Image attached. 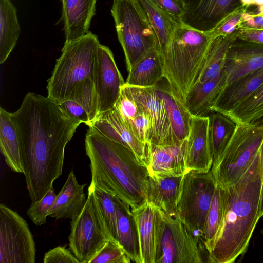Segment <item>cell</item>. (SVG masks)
I'll list each match as a JSON object with an SVG mask.
<instances>
[{
  "label": "cell",
  "mask_w": 263,
  "mask_h": 263,
  "mask_svg": "<svg viewBox=\"0 0 263 263\" xmlns=\"http://www.w3.org/2000/svg\"><path fill=\"white\" fill-rule=\"evenodd\" d=\"M19 139L23 174L32 202L41 199L62 174L65 150L80 123L54 100L29 92L10 112Z\"/></svg>",
  "instance_id": "1"
},
{
  "label": "cell",
  "mask_w": 263,
  "mask_h": 263,
  "mask_svg": "<svg viewBox=\"0 0 263 263\" xmlns=\"http://www.w3.org/2000/svg\"><path fill=\"white\" fill-rule=\"evenodd\" d=\"M262 179L259 153L247 171L233 183L222 186L223 219L208 253V262L233 263L247 251L259 218Z\"/></svg>",
  "instance_id": "2"
},
{
  "label": "cell",
  "mask_w": 263,
  "mask_h": 263,
  "mask_svg": "<svg viewBox=\"0 0 263 263\" xmlns=\"http://www.w3.org/2000/svg\"><path fill=\"white\" fill-rule=\"evenodd\" d=\"M85 147L90 160L91 181L114 194L132 210L145 201L148 171L129 148L91 127L86 134Z\"/></svg>",
  "instance_id": "3"
},
{
  "label": "cell",
  "mask_w": 263,
  "mask_h": 263,
  "mask_svg": "<svg viewBox=\"0 0 263 263\" xmlns=\"http://www.w3.org/2000/svg\"><path fill=\"white\" fill-rule=\"evenodd\" d=\"M212 38L208 33L180 23L161 54L164 78L184 104L201 70Z\"/></svg>",
  "instance_id": "4"
},
{
  "label": "cell",
  "mask_w": 263,
  "mask_h": 263,
  "mask_svg": "<svg viewBox=\"0 0 263 263\" xmlns=\"http://www.w3.org/2000/svg\"><path fill=\"white\" fill-rule=\"evenodd\" d=\"M97 36L90 31L77 39L66 40L47 81V97L60 102L68 100L81 83L94 79L98 48Z\"/></svg>",
  "instance_id": "5"
},
{
  "label": "cell",
  "mask_w": 263,
  "mask_h": 263,
  "mask_svg": "<svg viewBox=\"0 0 263 263\" xmlns=\"http://www.w3.org/2000/svg\"><path fill=\"white\" fill-rule=\"evenodd\" d=\"M111 14L128 72L151 50H159L157 38L140 0H113Z\"/></svg>",
  "instance_id": "6"
},
{
  "label": "cell",
  "mask_w": 263,
  "mask_h": 263,
  "mask_svg": "<svg viewBox=\"0 0 263 263\" xmlns=\"http://www.w3.org/2000/svg\"><path fill=\"white\" fill-rule=\"evenodd\" d=\"M216 185L211 171L195 170L186 173L181 184L176 212L202 248L205 220Z\"/></svg>",
  "instance_id": "7"
},
{
  "label": "cell",
  "mask_w": 263,
  "mask_h": 263,
  "mask_svg": "<svg viewBox=\"0 0 263 263\" xmlns=\"http://www.w3.org/2000/svg\"><path fill=\"white\" fill-rule=\"evenodd\" d=\"M262 140L263 127L238 123L227 147L213 162L211 171L216 183L224 186L239 179L259 153Z\"/></svg>",
  "instance_id": "8"
},
{
  "label": "cell",
  "mask_w": 263,
  "mask_h": 263,
  "mask_svg": "<svg viewBox=\"0 0 263 263\" xmlns=\"http://www.w3.org/2000/svg\"><path fill=\"white\" fill-rule=\"evenodd\" d=\"M111 237L90 184L84 208L71 220L70 250L80 263H89Z\"/></svg>",
  "instance_id": "9"
},
{
  "label": "cell",
  "mask_w": 263,
  "mask_h": 263,
  "mask_svg": "<svg viewBox=\"0 0 263 263\" xmlns=\"http://www.w3.org/2000/svg\"><path fill=\"white\" fill-rule=\"evenodd\" d=\"M36 248L26 221L0 204V263H34Z\"/></svg>",
  "instance_id": "10"
},
{
  "label": "cell",
  "mask_w": 263,
  "mask_h": 263,
  "mask_svg": "<svg viewBox=\"0 0 263 263\" xmlns=\"http://www.w3.org/2000/svg\"><path fill=\"white\" fill-rule=\"evenodd\" d=\"M202 248L176 211L165 214L163 235L156 263H201Z\"/></svg>",
  "instance_id": "11"
},
{
  "label": "cell",
  "mask_w": 263,
  "mask_h": 263,
  "mask_svg": "<svg viewBox=\"0 0 263 263\" xmlns=\"http://www.w3.org/2000/svg\"><path fill=\"white\" fill-rule=\"evenodd\" d=\"M136 225L142 263H156L163 235L165 213L147 199L132 210Z\"/></svg>",
  "instance_id": "12"
},
{
  "label": "cell",
  "mask_w": 263,
  "mask_h": 263,
  "mask_svg": "<svg viewBox=\"0 0 263 263\" xmlns=\"http://www.w3.org/2000/svg\"><path fill=\"white\" fill-rule=\"evenodd\" d=\"M93 82L98 97L99 116L114 107L125 84L112 51L101 44L98 50Z\"/></svg>",
  "instance_id": "13"
},
{
  "label": "cell",
  "mask_w": 263,
  "mask_h": 263,
  "mask_svg": "<svg viewBox=\"0 0 263 263\" xmlns=\"http://www.w3.org/2000/svg\"><path fill=\"white\" fill-rule=\"evenodd\" d=\"M242 7L240 0H190L181 21L185 25L208 33Z\"/></svg>",
  "instance_id": "14"
},
{
  "label": "cell",
  "mask_w": 263,
  "mask_h": 263,
  "mask_svg": "<svg viewBox=\"0 0 263 263\" xmlns=\"http://www.w3.org/2000/svg\"><path fill=\"white\" fill-rule=\"evenodd\" d=\"M89 127L129 148L138 161L148 168L151 146L143 143L137 138L114 107L99 115Z\"/></svg>",
  "instance_id": "15"
},
{
  "label": "cell",
  "mask_w": 263,
  "mask_h": 263,
  "mask_svg": "<svg viewBox=\"0 0 263 263\" xmlns=\"http://www.w3.org/2000/svg\"><path fill=\"white\" fill-rule=\"evenodd\" d=\"M209 126V116L192 115L189 133L183 142L184 159L189 171H211L213 158Z\"/></svg>",
  "instance_id": "16"
},
{
  "label": "cell",
  "mask_w": 263,
  "mask_h": 263,
  "mask_svg": "<svg viewBox=\"0 0 263 263\" xmlns=\"http://www.w3.org/2000/svg\"><path fill=\"white\" fill-rule=\"evenodd\" d=\"M127 86L139 108L144 110L149 116L153 130L152 143L181 144L177 141L172 131L163 102L152 88Z\"/></svg>",
  "instance_id": "17"
},
{
  "label": "cell",
  "mask_w": 263,
  "mask_h": 263,
  "mask_svg": "<svg viewBox=\"0 0 263 263\" xmlns=\"http://www.w3.org/2000/svg\"><path fill=\"white\" fill-rule=\"evenodd\" d=\"M263 67V44L237 38L230 46L223 70L226 85Z\"/></svg>",
  "instance_id": "18"
},
{
  "label": "cell",
  "mask_w": 263,
  "mask_h": 263,
  "mask_svg": "<svg viewBox=\"0 0 263 263\" xmlns=\"http://www.w3.org/2000/svg\"><path fill=\"white\" fill-rule=\"evenodd\" d=\"M263 84V67L226 85L216 99L213 112L228 114Z\"/></svg>",
  "instance_id": "19"
},
{
  "label": "cell",
  "mask_w": 263,
  "mask_h": 263,
  "mask_svg": "<svg viewBox=\"0 0 263 263\" xmlns=\"http://www.w3.org/2000/svg\"><path fill=\"white\" fill-rule=\"evenodd\" d=\"M61 1L66 40L77 39L88 33L97 0Z\"/></svg>",
  "instance_id": "20"
},
{
  "label": "cell",
  "mask_w": 263,
  "mask_h": 263,
  "mask_svg": "<svg viewBox=\"0 0 263 263\" xmlns=\"http://www.w3.org/2000/svg\"><path fill=\"white\" fill-rule=\"evenodd\" d=\"M152 88L163 102L175 137L182 144L189 133L191 114L184 103L174 94L165 78Z\"/></svg>",
  "instance_id": "21"
},
{
  "label": "cell",
  "mask_w": 263,
  "mask_h": 263,
  "mask_svg": "<svg viewBox=\"0 0 263 263\" xmlns=\"http://www.w3.org/2000/svg\"><path fill=\"white\" fill-rule=\"evenodd\" d=\"M86 184H80L72 170L49 210L48 216L56 219H73L82 211L87 198L84 192Z\"/></svg>",
  "instance_id": "22"
},
{
  "label": "cell",
  "mask_w": 263,
  "mask_h": 263,
  "mask_svg": "<svg viewBox=\"0 0 263 263\" xmlns=\"http://www.w3.org/2000/svg\"><path fill=\"white\" fill-rule=\"evenodd\" d=\"M147 169L149 175L183 176L189 170L184 159L183 143L180 145L151 143Z\"/></svg>",
  "instance_id": "23"
},
{
  "label": "cell",
  "mask_w": 263,
  "mask_h": 263,
  "mask_svg": "<svg viewBox=\"0 0 263 263\" xmlns=\"http://www.w3.org/2000/svg\"><path fill=\"white\" fill-rule=\"evenodd\" d=\"M183 176L149 175L146 199L167 214L176 211Z\"/></svg>",
  "instance_id": "24"
},
{
  "label": "cell",
  "mask_w": 263,
  "mask_h": 263,
  "mask_svg": "<svg viewBox=\"0 0 263 263\" xmlns=\"http://www.w3.org/2000/svg\"><path fill=\"white\" fill-rule=\"evenodd\" d=\"M227 78L223 70L216 77L194 86L187 95L184 105L191 115L208 116L220 92L226 85Z\"/></svg>",
  "instance_id": "25"
},
{
  "label": "cell",
  "mask_w": 263,
  "mask_h": 263,
  "mask_svg": "<svg viewBox=\"0 0 263 263\" xmlns=\"http://www.w3.org/2000/svg\"><path fill=\"white\" fill-rule=\"evenodd\" d=\"M128 72L126 85L143 88L154 87L164 78L161 53L157 48L152 49Z\"/></svg>",
  "instance_id": "26"
},
{
  "label": "cell",
  "mask_w": 263,
  "mask_h": 263,
  "mask_svg": "<svg viewBox=\"0 0 263 263\" xmlns=\"http://www.w3.org/2000/svg\"><path fill=\"white\" fill-rule=\"evenodd\" d=\"M240 29L231 35L213 37L193 88L216 77L221 72L228 50L238 37Z\"/></svg>",
  "instance_id": "27"
},
{
  "label": "cell",
  "mask_w": 263,
  "mask_h": 263,
  "mask_svg": "<svg viewBox=\"0 0 263 263\" xmlns=\"http://www.w3.org/2000/svg\"><path fill=\"white\" fill-rule=\"evenodd\" d=\"M118 240L132 262L142 263L137 229L132 209L116 196Z\"/></svg>",
  "instance_id": "28"
},
{
  "label": "cell",
  "mask_w": 263,
  "mask_h": 263,
  "mask_svg": "<svg viewBox=\"0 0 263 263\" xmlns=\"http://www.w3.org/2000/svg\"><path fill=\"white\" fill-rule=\"evenodd\" d=\"M0 150L6 163L13 171L23 173L19 139L10 112L0 108Z\"/></svg>",
  "instance_id": "29"
},
{
  "label": "cell",
  "mask_w": 263,
  "mask_h": 263,
  "mask_svg": "<svg viewBox=\"0 0 263 263\" xmlns=\"http://www.w3.org/2000/svg\"><path fill=\"white\" fill-rule=\"evenodd\" d=\"M21 31L16 10L10 0H0V63L15 46Z\"/></svg>",
  "instance_id": "30"
},
{
  "label": "cell",
  "mask_w": 263,
  "mask_h": 263,
  "mask_svg": "<svg viewBox=\"0 0 263 263\" xmlns=\"http://www.w3.org/2000/svg\"><path fill=\"white\" fill-rule=\"evenodd\" d=\"M209 134L213 162L223 153L233 138L238 124L226 114H209Z\"/></svg>",
  "instance_id": "31"
},
{
  "label": "cell",
  "mask_w": 263,
  "mask_h": 263,
  "mask_svg": "<svg viewBox=\"0 0 263 263\" xmlns=\"http://www.w3.org/2000/svg\"><path fill=\"white\" fill-rule=\"evenodd\" d=\"M156 34L159 50L162 54L169 44L177 26L182 23L168 15L150 0H140Z\"/></svg>",
  "instance_id": "32"
},
{
  "label": "cell",
  "mask_w": 263,
  "mask_h": 263,
  "mask_svg": "<svg viewBox=\"0 0 263 263\" xmlns=\"http://www.w3.org/2000/svg\"><path fill=\"white\" fill-rule=\"evenodd\" d=\"M223 210L222 186L217 184L203 229V243L207 253L212 248L221 228Z\"/></svg>",
  "instance_id": "33"
},
{
  "label": "cell",
  "mask_w": 263,
  "mask_h": 263,
  "mask_svg": "<svg viewBox=\"0 0 263 263\" xmlns=\"http://www.w3.org/2000/svg\"><path fill=\"white\" fill-rule=\"evenodd\" d=\"M90 184L110 235L118 240L116 196L95 182L91 181Z\"/></svg>",
  "instance_id": "34"
},
{
  "label": "cell",
  "mask_w": 263,
  "mask_h": 263,
  "mask_svg": "<svg viewBox=\"0 0 263 263\" xmlns=\"http://www.w3.org/2000/svg\"><path fill=\"white\" fill-rule=\"evenodd\" d=\"M263 112V84L227 115L238 123H248Z\"/></svg>",
  "instance_id": "35"
},
{
  "label": "cell",
  "mask_w": 263,
  "mask_h": 263,
  "mask_svg": "<svg viewBox=\"0 0 263 263\" xmlns=\"http://www.w3.org/2000/svg\"><path fill=\"white\" fill-rule=\"evenodd\" d=\"M68 100L75 101L85 109L89 116L91 126L98 116V97L93 80L88 78L81 83Z\"/></svg>",
  "instance_id": "36"
},
{
  "label": "cell",
  "mask_w": 263,
  "mask_h": 263,
  "mask_svg": "<svg viewBox=\"0 0 263 263\" xmlns=\"http://www.w3.org/2000/svg\"><path fill=\"white\" fill-rule=\"evenodd\" d=\"M132 262L121 243L111 237L89 263H129Z\"/></svg>",
  "instance_id": "37"
},
{
  "label": "cell",
  "mask_w": 263,
  "mask_h": 263,
  "mask_svg": "<svg viewBox=\"0 0 263 263\" xmlns=\"http://www.w3.org/2000/svg\"><path fill=\"white\" fill-rule=\"evenodd\" d=\"M56 196L53 186H52L41 199L32 202L27 210V214L35 224L41 226L46 223L47 217Z\"/></svg>",
  "instance_id": "38"
},
{
  "label": "cell",
  "mask_w": 263,
  "mask_h": 263,
  "mask_svg": "<svg viewBox=\"0 0 263 263\" xmlns=\"http://www.w3.org/2000/svg\"><path fill=\"white\" fill-rule=\"evenodd\" d=\"M140 109L139 113L134 119L124 121L139 140L151 146L153 139L151 122L148 114L144 110Z\"/></svg>",
  "instance_id": "39"
},
{
  "label": "cell",
  "mask_w": 263,
  "mask_h": 263,
  "mask_svg": "<svg viewBox=\"0 0 263 263\" xmlns=\"http://www.w3.org/2000/svg\"><path fill=\"white\" fill-rule=\"evenodd\" d=\"M114 107L125 121L134 119L140 110L125 84L121 88Z\"/></svg>",
  "instance_id": "40"
},
{
  "label": "cell",
  "mask_w": 263,
  "mask_h": 263,
  "mask_svg": "<svg viewBox=\"0 0 263 263\" xmlns=\"http://www.w3.org/2000/svg\"><path fill=\"white\" fill-rule=\"evenodd\" d=\"M248 8L246 7H242L221 22L213 30L208 33L212 37L219 35L227 36L234 33L241 28L240 23L242 15Z\"/></svg>",
  "instance_id": "41"
},
{
  "label": "cell",
  "mask_w": 263,
  "mask_h": 263,
  "mask_svg": "<svg viewBox=\"0 0 263 263\" xmlns=\"http://www.w3.org/2000/svg\"><path fill=\"white\" fill-rule=\"evenodd\" d=\"M60 108L70 119L81 123H85L89 127L91 122L85 109L78 103L72 100H66L57 102Z\"/></svg>",
  "instance_id": "42"
},
{
  "label": "cell",
  "mask_w": 263,
  "mask_h": 263,
  "mask_svg": "<svg viewBox=\"0 0 263 263\" xmlns=\"http://www.w3.org/2000/svg\"><path fill=\"white\" fill-rule=\"evenodd\" d=\"M44 263H80L71 250L66 246H59L47 252L44 256Z\"/></svg>",
  "instance_id": "43"
},
{
  "label": "cell",
  "mask_w": 263,
  "mask_h": 263,
  "mask_svg": "<svg viewBox=\"0 0 263 263\" xmlns=\"http://www.w3.org/2000/svg\"><path fill=\"white\" fill-rule=\"evenodd\" d=\"M161 10L181 22L185 6L182 0H150Z\"/></svg>",
  "instance_id": "44"
},
{
  "label": "cell",
  "mask_w": 263,
  "mask_h": 263,
  "mask_svg": "<svg viewBox=\"0 0 263 263\" xmlns=\"http://www.w3.org/2000/svg\"><path fill=\"white\" fill-rule=\"evenodd\" d=\"M240 27L263 30V15L256 14L247 10L242 15Z\"/></svg>",
  "instance_id": "45"
},
{
  "label": "cell",
  "mask_w": 263,
  "mask_h": 263,
  "mask_svg": "<svg viewBox=\"0 0 263 263\" xmlns=\"http://www.w3.org/2000/svg\"><path fill=\"white\" fill-rule=\"evenodd\" d=\"M238 38L249 42L263 44V30L241 27Z\"/></svg>",
  "instance_id": "46"
},
{
  "label": "cell",
  "mask_w": 263,
  "mask_h": 263,
  "mask_svg": "<svg viewBox=\"0 0 263 263\" xmlns=\"http://www.w3.org/2000/svg\"><path fill=\"white\" fill-rule=\"evenodd\" d=\"M243 6L249 8L252 5L257 6V10L263 9V0H240Z\"/></svg>",
  "instance_id": "47"
},
{
  "label": "cell",
  "mask_w": 263,
  "mask_h": 263,
  "mask_svg": "<svg viewBox=\"0 0 263 263\" xmlns=\"http://www.w3.org/2000/svg\"><path fill=\"white\" fill-rule=\"evenodd\" d=\"M247 124L259 127H263V112L253 118Z\"/></svg>",
  "instance_id": "48"
},
{
  "label": "cell",
  "mask_w": 263,
  "mask_h": 263,
  "mask_svg": "<svg viewBox=\"0 0 263 263\" xmlns=\"http://www.w3.org/2000/svg\"><path fill=\"white\" fill-rule=\"evenodd\" d=\"M259 162H260V174L261 176L262 181H263V140L261 144L259 151Z\"/></svg>",
  "instance_id": "49"
},
{
  "label": "cell",
  "mask_w": 263,
  "mask_h": 263,
  "mask_svg": "<svg viewBox=\"0 0 263 263\" xmlns=\"http://www.w3.org/2000/svg\"><path fill=\"white\" fill-rule=\"evenodd\" d=\"M259 214V218H260L261 217L263 216V181H262V185L261 188Z\"/></svg>",
  "instance_id": "50"
},
{
  "label": "cell",
  "mask_w": 263,
  "mask_h": 263,
  "mask_svg": "<svg viewBox=\"0 0 263 263\" xmlns=\"http://www.w3.org/2000/svg\"><path fill=\"white\" fill-rule=\"evenodd\" d=\"M258 15H263V9L257 10L256 13H254Z\"/></svg>",
  "instance_id": "51"
},
{
  "label": "cell",
  "mask_w": 263,
  "mask_h": 263,
  "mask_svg": "<svg viewBox=\"0 0 263 263\" xmlns=\"http://www.w3.org/2000/svg\"><path fill=\"white\" fill-rule=\"evenodd\" d=\"M182 1L183 2V3L185 6L186 5H187L189 4L190 0H182Z\"/></svg>",
  "instance_id": "52"
},
{
  "label": "cell",
  "mask_w": 263,
  "mask_h": 263,
  "mask_svg": "<svg viewBox=\"0 0 263 263\" xmlns=\"http://www.w3.org/2000/svg\"><path fill=\"white\" fill-rule=\"evenodd\" d=\"M261 234L263 235V229L261 230Z\"/></svg>",
  "instance_id": "53"
}]
</instances>
